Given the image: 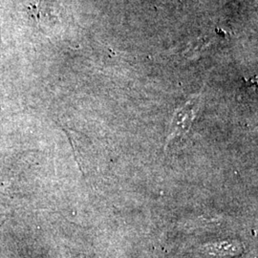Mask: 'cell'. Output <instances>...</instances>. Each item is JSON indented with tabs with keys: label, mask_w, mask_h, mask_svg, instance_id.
I'll return each instance as SVG.
<instances>
[{
	"label": "cell",
	"mask_w": 258,
	"mask_h": 258,
	"mask_svg": "<svg viewBox=\"0 0 258 258\" xmlns=\"http://www.w3.org/2000/svg\"><path fill=\"white\" fill-rule=\"evenodd\" d=\"M204 249L215 255H237L243 251V247L238 242H221L215 244H209L204 247Z\"/></svg>",
	"instance_id": "obj_1"
},
{
	"label": "cell",
	"mask_w": 258,
	"mask_h": 258,
	"mask_svg": "<svg viewBox=\"0 0 258 258\" xmlns=\"http://www.w3.org/2000/svg\"><path fill=\"white\" fill-rule=\"evenodd\" d=\"M191 120H192L191 109H184L183 112H181L173 121L171 135L168 137V141L179 138L181 135H184L189 128Z\"/></svg>",
	"instance_id": "obj_2"
}]
</instances>
